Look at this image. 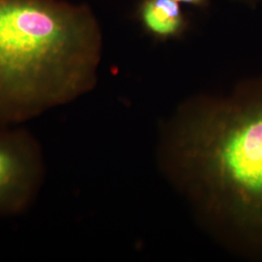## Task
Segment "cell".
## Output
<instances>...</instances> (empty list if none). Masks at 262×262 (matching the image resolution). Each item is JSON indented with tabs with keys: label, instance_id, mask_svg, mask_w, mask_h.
I'll use <instances>...</instances> for the list:
<instances>
[{
	"label": "cell",
	"instance_id": "1",
	"mask_svg": "<svg viewBox=\"0 0 262 262\" xmlns=\"http://www.w3.org/2000/svg\"><path fill=\"white\" fill-rule=\"evenodd\" d=\"M160 159L215 233L262 258V77L182 104L163 129Z\"/></svg>",
	"mask_w": 262,
	"mask_h": 262
},
{
	"label": "cell",
	"instance_id": "2",
	"mask_svg": "<svg viewBox=\"0 0 262 262\" xmlns=\"http://www.w3.org/2000/svg\"><path fill=\"white\" fill-rule=\"evenodd\" d=\"M102 49L86 4L0 0V124H23L90 93Z\"/></svg>",
	"mask_w": 262,
	"mask_h": 262
},
{
	"label": "cell",
	"instance_id": "3",
	"mask_svg": "<svg viewBox=\"0 0 262 262\" xmlns=\"http://www.w3.org/2000/svg\"><path fill=\"white\" fill-rule=\"evenodd\" d=\"M46 174L45 155L37 138L21 124H0V217L28 211Z\"/></svg>",
	"mask_w": 262,
	"mask_h": 262
},
{
	"label": "cell",
	"instance_id": "4",
	"mask_svg": "<svg viewBox=\"0 0 262 262\" xmlns=\"http://www.w3.org/2000/svg\"><path fill=\"white\" fill-rule=\"evenodd\" d=\"M136 16L142 28L157 41L179 39L188 28V19L177 0H141Z\"/></svg>",
	"mask_w": 262,
	"mask_h": 262
},
{
	"label": "cell",
	"instance_id": "5",
	"mask_svg": "<svg viewBox=\"0 0 262 262\" xmlns=\"http://www.w3.org/2000/svg\"><path fill=\"white\" fill-rule=\"evenodd\" d=\"M181 4H187L198 8H203L208 5L209 0H177Z\"/></svg>",
	"mask_w": 262,
	"mask_h": 262
},
{
	"label": "cell",
	"instance_id": "6",
	"mask_svg": "<svg viewBox=\"0 0 262 262\" xmlns=\"http://www.w3.org/2000/svg\"><path fill=\"white\" fill-rule=\"evenodd\" d=\"M248 1H253V0H248Z\"/></svg>",
	"mask_w": 262,
	"mask_h": 262
}]
</instances>
